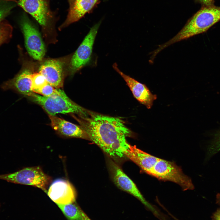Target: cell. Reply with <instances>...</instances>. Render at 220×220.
Returning a JSON list of instances; mask_svg holds the SVG:
<instances>
[{
  "label": "cell",
  "instance_id": "6da1fadb",
  "mask_svg": "<svg viewBox=\"0 0 220 220\" xmlns=\"http://www.w3.org/2000/svg\"><path fill=\"white\" fill-rule=\"evenodd\" d=\"M73 117L86 132L89 140L115 160L126 157L124 152L130 145L126 137L132 136V132L120 118L89 110L86 116Z\"/></svg>",
  "mask_w": 220,
  "mask_h": 220
},
{
  "label": "cell",
  "instance_id": "7a4b0ae2",
  "mask_svg": "<svg viewBox=\"0 0 220 220\" xmlns=\"http://www.w3.org/2000/svg\"><path fill=\"white\" fill-rule=\"evenodd\" d=\"M220 21V7L206 6L196 13L178 33L165 43L170 45L207 31Z\"/></svg>",
  "mask_w": 220,
  "mask_h": 220
},
{
  "label": "cell",
  "instance_id": "3957f363",
  "mask_svg": "<svg viewBox=\"0 0 220 220\" xmlns=\"http://www.w3.org/2000/svg\"><path fill=\"white\" fill-rule=\"evenodd\" d=\"M29 97L41 106L49 115L72 113L79 116H86L88 114L89 110L73 101L63 90L59 94L49 97L40 95L33 93Z\"/></svg>",
  "mask_w": 220,
  "mask_h": 220
},
{
  "label": "cell",
  "instance_id": "277c9868",
  "mask_svg": "<svg viewBox=\"0 0 220 220\" xmlns=\"http://www.w3.org/2000/svg\"><path fill=\"white\" fill-rule=\"evenodd\" d=\"M149 175L161 180L176 183L184 191L193 190L194 188L190 178L184 174L181 168L173 162L160 158L153 167Z\"/></svg>",
  "mask_w": 220,
  "mask_h": 220
},
{
  "label": "cell",
  "instance_id": "5b68a950",
  "mask_svg": "<svg viewBox=\"0 0 220 220\" xmlns=\"http://www.w3.org/2000/svg\"><path fill=\"white\" fill-rule=\"evenodd\" d=\"M0 179L7 182L40 188L47 193L46 190L51 178L39 167L24 168L14 173L0 175Z\"/></svg>",
  "mask_w": 220,
  "mask_h": 220
},
{
  "label": "cell",
  "instance_id": "8992f818",
  "mask_svg": "<svg viewBox=\"0 0 220 220\" xmlns=\"http://www.w3.org/2000/svg\"><path fill=\"white\" fill-rule=\"evenodd\" d=\"M109 164L112 176L116 185L122 190L136 197L155 216L160 218L163 215L159 210L145 199L134 183L124 173L119 166L112 161H110Z\"/></svg>",
  "mask_w": 220,
  "mask_h": 220
},
{
  "label": "cell",
  "instance_id": "52a82bcc",
  "mask_svg": "<svg viewBox=\"0 0 220 220\" xmlns=\"http://www.w3.org/2000/svg\"><path fill=\"white\" fill-rule=\"evenodd\" d=\"M100 24L99 23L90 29L73 55L69 65L71 74L73 75L84 66L91 64L93 46Z\"/></svg>",
  "mask_w": 220,
  "mask_h": 220
},
{
  "label": "cell",
  "instance_id": "ba28073f",
  "mask_svg": "<svg viewBox=\"0 0 220 220\" xmlns=\"http://www.w3.org/2000/svg\"><path fill=\"white\" fill-rule=\"evenodd\" d=\"M20 25L28 53L34 59L41 60L45 55L46 50L39 33L25 17L21 20Z\"/></svg>",
  "mask_w": 220,
  "mask_h": 220
},
{
  "label": "cell",
  "instance_id": "9c48e42d",
  "mask_svg": "<svg viewBox=\"0 0 220 220\" xmlns=\"http://www.w3.org/2000/svg\"><path fill=\"white\" fill-rule=\"evenodd\" d=\"M112 67L124 79L134 97L147 108H151L153 101L157 99V95L152 94L145 84L138 82L121 71L116 63L113 64Z\"/></svg>",
  "mask_w": 220,
  "mask_h": 220
},
{
  "label": "cell",
  "instance_id": "30bf717a",
  "mask_svg": "<svg viewBox=\"0 0 220 220\" xmlns=\"http://www.w3.org/2000/svg\"><path fill=\"white\" fill-rule=\"evenodd\" d=\"M51 199L57 204H67L75 200V190L68 181L57 179L50 186L46 193Z\"/></svg>",
  "mask_w": 220,
  "mask_h": 220
},
{
  "label": "cell",
  "instance_id": "8fae6325",
  "mask_svg": "<svg viewBox=\"0 0 220 220\" xmlns=\"http://www.w3.org/2000/svg\"><path fill=\"white\" fill-rule=\"evenodd\" d=\"M39 71L50 85L57 89L63 87L64 65L61 61L56 59L47 60L41 65Z\"/></svg>",
  "mask_w": 220,
  "mask_h": 220
},
{
  "label": "cell",
  "instance_id": "7c38bea8",
  "mask_svg": "<svg viewBox=\"0 0 220 220\" xmlns=\"http://www.w3.org/2000/svg\"><path fill=\"white\" fill-rule=\"evenodd\" d=\"M52 128L61 135L89 140L87 134L80 126L55 116L49 115Z\"/></svg>",
  "mask_w": 220,
  "mask_h": 220
},
{
  "label": "cell",
  "instance_id": "4fadbf2b",
  "mask_svg": "<svg viewBox=\"0 0 220 220\" xmlns=\"http://www.w3.org/2000/svg\"><path fill=\"white\" fill-rule=\"evenodd\" d=\"M32 74L29 68H25L14 78L6 82L3 85V88L15 90L29 97L34 93L31 90Z\"/></svg>",
  "mask_w": 220,
  "mask_h": 220
},
{
  "label": "cell",
  "instance_id": "5bb4252c",
  "mask_svg": "<svg viewBox=\"0 0 220 220\" xmlns=\"http://www.w3.org/2000/svg\"><path fill=\"white\" fill-rule=\"evenodd\" d=\"M126 157L138 165L144 172L149 174L156 162L160 159L130 145L124 152Z\"/></svg>",
  "mask_w": 220,
  "mask_h": 220
},
{
  "label": "cell",
  "instance_id": "9a60e30c",
  "mask_svg": "<svg viewBox=\"0 0 220 220\" xmlns=\"http://www.w3.org/2000/svg\"><path fill=\"white\" fill-rule=\"evenodd\" d=\"M18 5L42 26L46 25L48 10L45 0H18Z\"/></svg>",
  "mask_w": 220,
  "mask_h": 220
},
{
  "label": "cell",
  "instance_id": "2e32d148",
  "mask_svg": "<svg viewBox=\"0 0 220 220\" xmlns=\"http://www.w3.org/2000/svg\"><path fill=\"white\" fill-rule=\"evenodd\" d=\"M98 0H75L71 6L65 21L61 28L78 20L92 8Z\"/></svg>",
  "mask_w": 220,
  "mask_h": 220
},
{
  "label": "cell",
  "instance_id": "e0dca14e",
  "mask_svg": "<svg viewBox=\"0 0 220 220\" xmlns=\"http://www.w3.org/2000/svg\"><path fill=\"white\" fill-rule=\"evenodd\" d=\"M74 203L57 205L68 220H82L81 209Z\"/></svg>",
  "mask_w": 220,
  "mask_h": 220
},
{
  "label": "cell",
  "instance_id": "ac0fdd59",
  "mask_svg": "<svg viewBox=\"0 0 220 220\" xmlns=\"http://www.w3.org/2000/svg\"><path fill=\"white\" fill-rule=\"evenodd\" d=\"M31 80V90L35 93L48 83L44 77L39 72L32 73Z\"/></svg>",
  "mask_w": 220,
  "mask_h": 220
},
{
  "label": "cell",
  "instance_id": "d6986e66",
  "mask_svg": "<svg viewBox=\"0 0 220 220\" xmlns=\"http://www.w3.org/2000/svg\"><path fill=\"white\" fill-rule=\"evenodd\" d=\"M62 91V90L60 89L56 88L48 83L37 91L35 93L43 96L49 97L54 95L59 94Z\"/></svg>",
  "mask_w": 220,
  "mask_h": 220
},
{
  "label": "cell",
  "instance_id": "ffe728a7",
  "mask_svg": "<svg viewBox=\"0 0 220 220\" xmlns=\"http://www.w3.org/2000/svg\"><path fill=\"white\" fill-rule=\"evenodd\" d=\"M12 31V28L9 24L5 22L0 23V44L9 37Z\"/></svg>",
  "mask_w": 220,
  "mask_h": 220
},
{
  "label": "cell",
  "instance_id": "44dd1931",
  "mask_svg": "<svg viewBox=\"0 0 220 220\" xmlns=\"http://www.w3.org/2000/svg\"><path fill=\"white\" fill-rule=\"evenodd\" d=\"M12 3L0 0V23L14 7Z\"/></svg>",
  "mask_w": 220,
  "mask_h": 220
},
{
  "label": "cell",
  "instance_id": "7402d4cb",
  "mask_svg": "<svg viewBox=\"0 0 220 220\" xmlns=\"http://www.w3.org/2000/svg\"><path fill=\"white\" fill-rule=\"evenodd\" d=\"M211 218L212 220H220V208L213 213Z\"/></svg>",
  "mask_w": 220,
  "mask_h": 220
},
{
  "label": "cell",
  "instance_id": "603a6c76",
  "mask_svg": "<svg viewBox=\"0 0 220 220\" xmlns=\"http://www.w3.org/2000/svg\"><path fill=\"white\" fill-rule=\"evenodd\" d=\"M80 213L82 220H91L81 209H80Z\"/></svg>",
  "mask_w": 220,
  "mask_h": 220
},
{
  "label": "cell",
  "instance_id": "cb8c5ba5",
  "mask_svg": "<svg viewBox=\"0 0 220 220\" xmlns=\"http://www.w3.org/2000/svg\"><path fill=\"white\" fill-rule=\"evenodd\" d=\"M206 6L212 5L214 0H199Z\"/></svg>",
  "mask_w": 220,
  "mask_h": 220
},
{
  "label": "cell",
  "instance_id": "d4e9b609",
  "mask_svg": "<svg viewBox=\"0 0 220 220\" xmlns=\"http://www.w3.org/2000/svg\"><path fill=\"white\" fill-rule=\"evenodd\" d=\"M216 203L220 205V193H217L216 196Z\"/></svg>",
  "mask_w": 220,
  "mask_h": 220
},
{
  "label": "cell",
  "instance_id": "484cf974",
  "mask_svg": "<svg viewBox=\"0 0 220 220\" xmlns=\"http://www.w3.org/2000/svg\"><path fill=\"white\" fill-rule=\"evenodd\" d=\"M70 3L71 4V6L73 4L74 2L75 1V0H69Z\"/></svg>",
  "mask_w": 220,
  "mask_h": 220
},
{
  "label": "cell",
  "instance_id": "4316f807",
  "mask_svg": "<svg viewBox=\"0 0 220 220\" xmlns=\"http://www.w3.org/2000/svg\"><path fill=\"white\" fill-rule=\"evenodd\" d=\"M7 0V1H15L16 0Z\"/></svg>",
  "mask_w": 220,
  "mask_h": 220
}]
</instances>
